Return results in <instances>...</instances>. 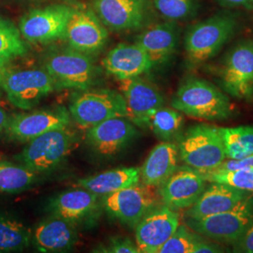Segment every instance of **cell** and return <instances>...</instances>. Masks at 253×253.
I'll use <instances>...</instances> for the list:
<instances>
[{
	"mask_svg": "<svg viewBox=\"0 0 253 253\" xmlns=\"http://www.w3.org/2000/svg\"><path fill=\"white\" fill-rule=\"evenodd\" d=\"M78 126L89 128L109 118L126 117V102L121 93L111 89L85 91L79 94L70 108Z\"/></svg>",
	"mask_w": 253,
	"mask_h": 253,
	"instance_id": "6",
	"label": "cell"
},
{
	"mask_svg": "<svg viewBox=\"0 0 253 253\" xmlns=\"http://www.w3.org/2000/svg\"><path fill=\"white\" fill-rule=\"evenodd\" d=\"M227 160H241L253 155V126L219 127Z\"/></svg>",
	"mask_w": 253,
	"mask_h": 253,
	"instance_id": "26",
	"label": "cell"
},
{
	"mask_svg": "<svg viewBox=\"0 0 253 253\" xmlns=\"http://www.w3.org/2000/svg\"><path fill=\"white\" fill-rule=\"evenodd\" d=\"M137 134L135 126L126 117L109 118L87 128L86 140L103 156H112L124 148Z\"/></svg>",
	"mask_w": 253,
	"mask_h": 253,
	"instance_id": "17",
	"label": "cell"
},
{
	"mask_svg": "<svg viewBox=\"0 0 253 253\" xmlns=\"http://www.w3.org/2000/svg\"><path fill=\"white\" fill-rule=\"evenodd\" d=\"M140 180V169L134 167H122L83 178L77 182V185L98 196H106L136 185Z\"/></svg>",
	"mask_w": 253,
	"mask_h": 253,
	"instance_id": "25",
	"label": "cell"
},
{
	"mask_svg": "<svg viewBox=\"0 0 253 253\" xmlns=\"http://www.w3.org/2000/svg\"><path fill=\"white\" fill-rule=\"evenodd\" d=\"M250 194L252 193L236 189L228 184L212 182L204 190L196 203L188 208L187 216L191 219H200L225 212L235 208Z\"/></svg>",
	"mask_w": 253,
	"mask_h": 253,
	"instance_id": "19",
	"label": "cell"
},
{
	"mask_svg": "<svg viewBox=\"0 0 253 253\" xmlns=\"http://www.w3.org/2000/svg\"><path fill=\"white\" fill-rule=\"evenodd\" d=\"M71 114L63 107L43 109L9 118L5 127L10 139L28 143L47 131L69 126Z\"/></svg>",
	"mask_w": 253,
	"mask_h": 253,
	"instance_id": "13",
	"label": "cell"
},
{
	"mask_svg": "<svg viewBox=\"0 0 253 253\" xmlns=\"http://www.w3.org/2000/svg\"><path fill=\"white\" fill-rule=\"evenodd\" d=\"M222 252H224L223 249L218 245L208 242L201 237V239L194 247L192 253H222Z\"/></svg>",
	"mask_w": 253,
	"mask_h": 253,
	"instance_id": "37",
	"label": "cell"
},
{
	"mask_svg": "<svg viewBox=\"0 0 253 253\" xmlns=\"http://www.w3.org/2000/svg\"><path fill=\"white\" fill-rule=\"evenodd\" d=\"M8 120H9V116L7 112L0 106V132L3 129H5V127L8 124Z\"/></svg>",
	"mask_w": 253,
	"mask_h": 253,
	"instance_id": "39",
	"label": "cell"
},
{
	"mask_svg": "<svg viewBox=\"0 0 253 253\" xmlns=\"http://www.w3.org/2000/svg\"><path fill=\"white\" fill-rule=\"evenodd\" d=\"M101 252L110 253H139V249L129 238L115 237L111 239L109 245Z\"/></svg>",
	"mask_w": 253,
	"mask_h": 253,
	"instance_id": "34",
	"label": "cell"
},
{
	"mask_svg": "<svg viewBox=\"0 0 253 253\" xmlns=\"http://www.w3.org/2000/svg\"><path fill=\"white\" fill-rule=\"evenodd\" d=\"M158 197L153 187L136 184L105 196L104 208L112 217L135 227L145 215L157 207Z\"/></svg>",
	"mask_w": 253,
	"mask_h": 253,
	"instance_id": "10",
	"label": "cell"
},
{
	"mask_svg": "<svg viewBox=\"0 0 253 253\" xmlns=\"http://www.w3.org/2000/svg\"><path fill=\"white\" fill-rule=\"evenodd\" d=\"M154 5L168 20L188 18L196 9L195 0H154Z\"/></svg>",
	"mask_w": 253,
	"mask_h": 253,
	"instance_id": "33",
	"label": "cell"
},
{
	"mask_svg": "<svg viewBox=\"0 0 253 253\" xmlns=\"http://www.w3.org/2000/svg\"><path fill=\"white\" fill-rule=\"evenodd\" d=\"M178 146L163 141L156 145L140 169L142 183L149 187H160L177 168Z\"/></svg>",
	"mask_w": 253,
	"mask_h": 253,
	"instance_id": "21",
	"label": "cell"
},
{
	"mask_svg": "<svg viewBox=\"0 0 253 253\" xmlns=\"http://www.w3.org/2000/svg\"><path fill=\"white\" fill-rule=\"evenodd\" d=\"M98 195L85 189L68 190L59 194L51 203L54 216L71 222L88 217L98 206Z\"/></svg>",
	"mask_w": 253,
	"mask_h": 253,
	"instance_id": "23",
	"label": "cell"
},
{
	"mask_svg": "<svg viewBox=\"0 0 253 253\" xmlns=\"http://www.w3.org/2000/svg\"><path fill=\"white\" fill-rule=\"evenodd\" d=\"M45 70L56 85L80 90L87 89L95 78V67L90 58L73 49L50 55L46 59Z\"/></svg>",
	"mask_w": 253,
	"mask_h": 253,
	"instance_id": "11",
	"label": "cell"
},
{
	"mask_svg": "<svg viewBox=\"0 0 253 253\" xmlns=\"http://www.w3.org/2000/svg\"><path fill=\"white\" fill-rule=\"evenodd\" d=\"M73 9L65 5H52L32 9L20 21V32L27 42L48 43L65 38Z\"/></svg>",
	"mask_w": 253,
	"mask_h": 253,
	"instance_id": "9",
	"label": "cell"
},
{
	"mask_svg": "<svg viewBox=\"0 0 253 253\" xmlns=\"http://www.w3.org/2000/svg\"><path fill=\"white\" fill-rule=\"evenodd\" d=\"M172 108L190 118L225 120L233 114L229 98L211 83L199 78L184 82L172 100Z\"/></svg>",
	"mask_w": 253,
	"mask_h": 253,
	"instance_id": "1",
	"label": "cell"
},
{
	"mask_svg": "<svg viewBox=\"0 0 253 253\" xmlns=\"http://www.w3.org/2000/svg\"><path fill=\"white\" fill-rule=\"evenodd\" d=\"M253 221V196L250 194L235 208L200 219H187V226L199 235L225 244L235 245Z\"/></svg>",
	"mask_w": 253,
	"mask_h": 253,
	"instance_id": "4",
	"label": "cell"
},
{
	"mask_svg": "<svg viewBox=\"0 0 253 253\" xmlns=\"http://www.w3.org/2000/svg\"><path fill=\"white\" fill-rule=\"evenodd\" d=\"M34 243L43 253H62L71 250L77 241L74 223L54 216L37 226Z\"/></svg>",
	"mask_w": 253,
	"mask_h": 253,
	"instance_id": "22",
	"label": "cell"
},
{
	"mask_svg": "<svg viewBox=\"0 0 253 253\" xmlns=\"http://www.w3.org/2000/svg\"><path fill=\"white\" fill-rule=\"evenodd\" d=\"M236 19L220 13L193 26L185 37V50L192 65L205 63L220 51L235 34Z\"/></svg>",
	"mask_w": 253,
	"mask_h": 253,
	"instance_id": "3",
	"label": "cell"
},
{
	"mask_svg": "<svg viewBox=\"0 0 253 253\" xmlns=\"http://www.w3.org/2000/svg\"><path fill=\"white\" fill-rule=\"evenodd\" d=\"M179 158L201 172L213 171L227 160L218 126L197 124L190 126L178 144Z\"/></svg>",
	"mask_w": 253,
	"mask_h": 253,
	"instance_id": "2",
	"label": "cell"
},
{
	"mask_svg": "<svg viewBox=\"0 0 253 253\" xmlns=\"http://www.w3.org/2000/svg\"><path fill=\"white\" fill-rule=\"evenodd\" d=\"M119 82L120 91L126 102V118L137 126H149L154 113L164 103L160 91L140 76Z\"/></svg>",
	"mask_w": 253,
	"mask_h": 253,
	"instance_id": "14",
	"label": "cell"
},
{
	"mask_svg": "<svg viewBox=\"0 0 253 253\" xmlns=\"http://www.w3.org/2000/svg\"><path fill=\"white\" fill-rule=\"evenodd\" d=\"M183 117L174 108L158 109L150 118L149 126L154 134L162 141L171 142L180 134L183 126Z\"/></svg>",
	"mask_w": 253,
	"mask_h": 253,
	"instance_id": "28",
	"label": "cell"
},
{
	"mask_svg": "<svg viewBox=\"0 0 253 253\" xmlns=\"http://www.w3.org/2000/svg\"><path fill=\"white\" fill-rule=\"evenodd\" d=\"M108 33L100 18L90 10L73 9L65 38L71 48L84 54L100 51L105 45Z\"/></svg>",
	"mask_w": 253,
	"mask_h": 253,
	"instance_id": "16",
	"label": "cell"
},
{
	"mask_svg": "<svg viewBox=\"0 0 253 253\" xmlns=\"http://www.w3.org/2000/svg\"><path fill=\"white\" fill-rule=\"evenodd\" d=\"M37 173L24 165L0 161V192L15 193L27 190L35 183Z\"/></svg>",
	"mask_w": 253,
	"mask_h": 253,
	"instance_id": "27",
	"label": "cell"
},
{
	"mask_svg": "<svg viewBox=\"0 0 253 253\" xmlns=\"http://www.w3.org/2000/svg\"><path fill=\"white\" fill-rule=\"evenodd\" d=\"M74 143L75 135L68 126L54 128L29 141L17 160L34 172H47L63 162Z\"/></svg>",
	"mask_w": 253,
	"mask_h": 253,
	"instance_id": "5",
	"label": "cell"
},
{
	"mask_svg": "<svg viewBox=\"0 0 253 253\" xmlns=\"http://www.w3.org/2000/svg\"><path fill=\"white\" fill-rule=\"evenodd\" d=\"M56 83L46 70L32 69L6 73L2 83L9 102L21 110H31L52 93Z\"/></svg>",
	"mask_w": 253,
	"mask_h": 253,
	"instance_id": "7",
	"label": "cell"
},
{
	"mask_svg": "<svg viewBox=\"0 0 253 253\" xmlns=\"http://www.w3.org/2000/svg\"><path fill=\"white\" fill-rule=\"evenodd\" d=\"M31 234L17 220L0 217V252H20L28 247Z\"/></svg>",
	"mask_w": 253,
	"mask_h": 253,
	"instance_id": "29",
	"label": "cell"
},
{
	"mask_svg": "<svg viewBox=\"0 0 253 253\" xmlns=\"http://www.w3.org/2000/svg\"><path fill=\"white\" fill-rule=\"evenodd\" d=\"M253 168V155L246 157L241 160H226L221 163L217 169L213 171H235L240 169H252Z\"/></svg>",
	"mask_w": 253,
	"mask_h": 253,
	"instance_id": "35",
	"label": "cell"
},
{
	"mask_svg": "<svg viewBox=\"0 0 253 253\" xmlns=\"http://www.w3.org/2000/svg\"><path fill=\"white\" fill-rule=\"evenodd\" d=\"M200 239L199 235L193 234L189 227L179 224L172 236L160 249L159 253H192Z\"/></svg>",
	"mask_w": 253,
	"mask_h": 253,
	"instance_id": "32",
	"label": "cell"
},
{
	"mask_svg": "<svg viewBox=\"0 0 253 253\" xmlns=\"http://www.w3.org/2000/svg\"><path fill=\"white\" fill-rule=\"evenodd\" d=\"M223 4L234 7H244L247 9H253V0H219Z\"/></svg>",
	"mask_w": 253,
	"mask_h": 253,
	"instance_id": "38",
	"label": "cell"
},
{
	"mask_svg": "<svg viewBox=\"0 0 253 253\" xmlns=\"http://www.w3.org/2000/svg\"><path fill=\"white\" fill-rule=\"evenodd\" d=\"M224 91L236 99L253 95V42L244 41L226 54L219 73Z\"/></svg>",
	"mask_w": 253,
	"mask_h": 253,
	"instance_id": "8",
	"label": "cell"
},
{
	"mask_svg": "<svg viewBox=\"0 0 253 253\" xmlns=\"http://www.w3.org/2000/svg\"><path fill=\"white\" fill-rule=\"evenodd\" d=\"M180 224L176 210L166 206L153 208L135 226V243L142 253H159Z\"/></svg>",
	"mask_w": 253,
	"mask_h": 253,
	"instance_id": "12",
	"label": "cell"
},
{
	"mask_svg": "<svg viewBox=\"0 0 253 253\" xmlns=\"http://www.w3.org/2000/svg\"><path fill=\"white\" fill-rule=\"evenodd\" d=\"M203 174L190 166L177 167L171 176L160 186V196L164 206L173 210L192 207L207 188Z\"/></svg>",
	"mask_w": 253,
	"mask_h": 253,
	"instance_id": "15",
	"label": "cell"
},
{
	"mask_svg": "<svg viewBox=\"0 0 253 253\" xmlns=\"http://www.w3.org/2000/svg\"><path fill=\"white\" fill-rule=\"evenodd\" d=\"M234 246L235 253H253V221L242 238Z\"/></svg>",
	"mask_w": 253,
	"mask_h": 253,
	"instance_id": "36",
	"label": "cell"
},
{
	"mask_svg": "<svg viewBox=\"0 0 253 253\" xmlns=\"http://www.w3.org/2000/svg\"><path fill=\"white\" fill-rule=\"evenodd\" d=\"M208 182L224 183L236 189L253 193V168L235 171H208L201 172Z\"/></svg>",
	"mask_w": 253,
	"mask_h": 253,
	"instance_id": "31",
	"label": "cell"
},
{
	"mask_svg": "<svg viewBox=\"0 0 253 253\" xmlns=\"http://www.w3.org/2000/svg\"><path fill=\"white\" fill-rule=\"evenodd\" d=\"M27 53V47L17 27L0 19V59L9 61Z\"/></svg>",
	"mask_w": 253,
	"mask_h": 253,
	"instance_id": "30",
	"label": "cell"
},
{
	"mask_svg": "<svg viewBox=\"0 0 253 253\" xmlns=\"http://www.w3.org/2000/svg\"><path fill=\"white\" fill-rule=\"evenodd\" d=\"M97 16L116 30L142 27L146 16V0H94Z\"/></svg>",
	"mask_w": 253,
	"mask_h": 253,
	"instance_id": "18",
	"label": "cell"
},
{
	"mask_svg": "<svg viewBox=\"0 0 253 253\" xmlns=\"http://www.w3.org/2000/svg\"><path fill=\"white\" fill-rule=\"evenodd\" d=\"M8 62L9 61H7V60L0 59V88H2V83H3L6 73L8 72V68H7Z\"/></svg>",
	"mask_w": 253,
	"mask_h": 253,
	"instance_id": "40",
	"label": "cell"
},
{
	"mask_svg": "<svg viewBox=\"0 0 253 253\" xmlns=\"http://www.w3.org/2000/svg\"><path fill=\"white\" fill-rule=\"evenodd\" d=\"M176 42V28L172 24L149 27L136 40V43L145 50L153 66L167 61L173 54Z\"/></svg>",
	"mask_w": 253,
	"mask_h": 253,
	"instance_id": "24",
	"label": "cell"
},
{
	"mask_svg": "<svg viewBox=\"0 0 253 253\" xmlns=\"http://www.w3.org/2000/svg\"><path fill=\"white\" fill-rule=\"evenodd\" d=\"M102 66L107 73L118 80H124L147 73L153 64L141 46L137 43H121L106 54Z\"/></svg>",
	"mask_w": 253,
	"mask_h": 253,
	"instance_id": "20",
	"label": "cell"
}]
</instances>
